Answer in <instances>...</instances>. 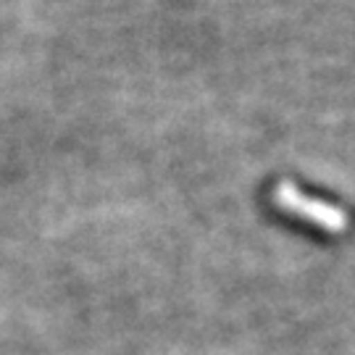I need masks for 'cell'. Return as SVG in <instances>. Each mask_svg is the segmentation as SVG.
<instances>
[{
  "label": "cell",
  "instance_id": "obj_1",
  "mask_svg": "<svg viewBox=\"0 0 355 355\" xmlns=\"http://www.w3.org/2000/svg\"><path fill=\"white\" fill-rule=\"evenodd\" d=\"M274 203L290 216H297V218H303L313 227L327 229V232L347 229V214L345 211H340L337 205L327 203V200L311 198V195H305L292 184H279L274 190Z\"/></svg>",
  "mask_w": 355,
  "mask_h": 355
}]
</instances>
